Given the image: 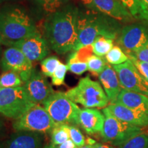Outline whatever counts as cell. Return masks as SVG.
I'll return each instance as SVG.
<instances>
[{
    "label": "cell",
    "mask_w": 148,
    "mask_h": 148,
    "mask_svg": "<svg viewBox=\"0 0 148 148\" xmlns=\"http://www.w3.org/2000/svg\"><path fill=\"white\" fill-rule=\"evenodd\" d=\"M99 79L106 92L110 103H113L121 90L117 74L112 67L106 64L99 75Z\"/></svg>",
    "instance_id": "cell-17"
},
{
    "label": "cell",
    "mask_w": 148,
    "mask_h": 148,
    "mask_svg": "<svg viewBox=\"0 0 148 148\" xmlns=\"http://www.w3.org/2000/svg\"><path fill=\"white\" fill-rule=\"evenodd\" d=\"M66 124V129L69 132V138L79 148L86 145V140L84 135L78 128L77 125L73 124Z\"/></svg>",
    "instance_id": "cell-27"
},
{
    "label": "cell",
    "mask_w": 148,
    "mask_h": 148,
    "mask_svg": "<svg viewBox=\"0 0 148 148\" xmlns=\"http://www.w3.org/2000/svg\"><path fill=\"white\" fill-rule=\"evenodd\" d=\"M51 143L53 145H58L70 139L69 132L65 123H57L50 132Z\"/></svg>",
    "instance_id": "cell-23"
},
{
    "label": "cell",
    "mask_w": 148,
    "mask_h": 148,
    "mask_svg": "<svg viewBox=\"0 0 148 148\" xmlns=\"http://www.w3.org/2000/svg\"><path fill=\"white\" fill-rule=\"evenodd\" d=\"M68 70L76 75H82L88 70L87 63L85 62H72L66 64Z\"/></svg>",
    "instance_id": "cell-30"
},
{
    "label": "cell",
    "mask_w": 148,
    "mask_h": 148,
    "mask_svg": "<svg viewBox=\"0 0 148 148\" xmlns=\"http://www.w3.org/2000/svg\"><path fill=\"white\" fill-rule=\"evenodd\" d=\"M91 45L94 54L103 57L113 47V39L105 36H99L94 40Z\"/></svg>",
    "instance_id": "cell-22"
},
{
    "label": "cell",
    "mask_w": 148,
    "mask_h": 148,
    "mask_svg": "<svg viewBox=\"0 0 148 148\" xmlns=\"http://www.w3.org/2000/svg\"><path fill=\"white\" fill-rule=\"evenodd\" d=\"M104 115L101 111L93 108H80L79 125L88 134L101 133L104 124Z\"/></svg>",
    "instance_id": "cell-15"
},
{
    "label": "cell",
    "mask_w": 148,
    "mask_h": 148,
    "mask_svg": "<svg viewBox=\"0 0 148 148\" xmlns=\"http://www.w3.org/2000/svg\"><path fill=\"white\" fill-rule=\"evenodd\" d=\"M119 148H148V136L143 133L136 135Z\"/></svg>",
    "instance_id": "cell-28"
},
{
    "label": "cell",
    "mask_w": 148,
    "mask_h": 148,
    "mask_svg": "<svg viewBox=\"0 0 148 148\" xmlns=\"http://www.w3.org/2000/svg\"><path fill=\"white\" fill-rule=\"evenodd\" d=\"M106 60L108 63L112 65H116L127 62L129 60V57L119 46H113L106 55Z\"/></svg>",
    "instance_id": "cell-24"
},
{
    "label": "cell",
    "mask_w": 148,
    "mask_h": 148,
    "mask_svg": "<svg viewBox=\"0 0 148 148\" xmlns=\"http://www.w3.org/2000/svg\"><path fill=\"white\" fill-rule=\"evenodd\" d=\"M79 10L67 5L51 13L45 23V39L49 47L59 54L74 50L77 42Z\"/></svg>",
    "instance_id": "cell-1"
},
{
    "label": "cell",
    "mask_w": 148,
    "mask_h": 148,
    "mask_svg": "<svg viewBox=\"0 0 148 148\" xmlns=\"http://www.w3.org/2000/svg\"><path fill=\"white\" fill-rule=\"evenodd\" d=\"M24 82L20 75L12 71H6L0 75V88H15L23 86Z\"/></svg>",
    "instance_id": "cell-21"
},
{
    "label": "cell",
    "mask_w": 148,
    "mask_h": 148,
    "mask_svg": "<svg viewBox=\"0 0 148 148\" xmlns=\"http://www.w3.org/2000/svg\"><path fill=\"white\" fill-rule=\"evenodd\" d=\"M107 107L114 116L122 121L140 127L148 125L147 112L129 108L118 103H110Z\"/></svg>",
    "instance_id": "cell-16"
},
{
    "label": "cell",
    "mask_w": 148,
    "mask_h": 148,
    "mask_svg": "<svg viewBox=\"0 0 148 148\" xmlns=\"http://www.w3.org/2000/svg\"><path fill=\"white\" fill-rule=\"evenodd\" d=\"M36 1L42 5L44 10L52 13L59 8L61 0H36Z\"/></svg>",
    "instance_id": "cell-32"
},
{
    "label": "cell",
    "mask_w": 148,
    "mask_h": 148,
    "mask_svg": "<svg viewBox=\"0 0 148 148\" xmlns=\"http://www.w3.org/2000/svg\"><path fill=\"white\" fill-rule=\"evenodd\" d=\"M1 47H0V53H1Z\"/></svg>",
    "instance_id": "cell-42"
},
{
    "label": "cell",
    "mask_w": 148,
    "mask_h": 148,
    "mask_svg": "<svg viewBox=\"0 0 148 148\" xmlns=\"http://www.w3.org/2000/svg\"><path fill=\"white\" fill-rule=\"evenodd\" d=\"M95 143H96L95 140H94L93 139H92V138H88L86 140V144H87V145H95Z\"/></svg>",
    "instance_id": "cell-36"
},
{
    "label": "cell",
    "mask_w": 148,
    "mask_h": 148,
    "mask_svg": "<svg viewBox=\"0 0 148 148\" xmlns=\"http://www.w3.org/2000/svg\"><path fill=\"white\" fill-rule=\"evenodd\" d=\"M0 33L5 40L12 41L39 34L32 18L16 7L0 12Z\"/></svg>",
    "instance_id": "cell-3"
},
{
    "label": "cell",
    "mask_w": 148,
    "mask_h": 148,
    "mask_svg": "<svg viewBox=\"0 0 148 148\" xmlns=\"http://www.w3.org/2000/svg\"><path fill=\"white\" fill-rule=\"evenodd\" d=\"M132 16L148 25V8L142 0H119Z\"/></svg>",
    "instance_id": "cell-20"
},
{
    "label": "cell",
    "mask_w": 148,
    "mask_h": 148,
    "mask_svg": "<svg viewBox=\"0 0 148 148\" xmlns=\"http://www.w3.org/2000/svg\"><path fill=\"white\" fill-rule=\"evenodd\" d=\"M42 104L56 123L79 125L80 108L68 97L65 92H54Z\"/></svg>",
    "instance_id": "cell-6"
},
{
    "label": "cell",
    "mask_w": 148,
    "mask_h": 148,
    "mask_svg": "<svg viewBox=\"0 0 148 148\" xmlns=\"http://www.w3.org/2000/svg\"><path fill=\"white\" fill-rule=\"evenodd\" d=\"M83 3L92 10L100 12L116 21L128 22L133 16L119 0H82Z\"/></svg>",
    "instance_id": "cell-13"
},
{
    "label": "cell",
    "mask_w": 148,
    "mask_h": 148,
    "mask_svg": "<svg viewBox=\"0 0 148 148\" xmlns=\"http://www.w3.org/2000/svg\"><path fill=\"white\" fill-rule=\"evenodd\" d=\"M92 148H114V147L110 145H108V144L96 143L95 145H92Z\"/></svg>",
    "instance_id": "cell-35"
},
{
    "label": "cell",
    "mask_w": 148,
    "mask_h": 148,
    "mask_svg": "<svg viewBox=\"0 0 148 148\" xmlns=\"http://www.w3.org/2000/svg\"><path fill=\"white\" fill-rule=\"evenodd\" d=\"M117 74L121 87L148 97V81L138 71L130 60L112 65Z\"/></svg>",
    "instance_id": "cell-9"
},
{
    "label": "cell",
    "mask_w": 148,
    "mask_h": 148,
    "mask_svg": "<svg viewBox=\"0 0 148 148\" xmlns=\"http://www.w3.org/2000/svg\"><path fill=\"white\" fill-rule=\"evenodd\" d=\"M129 60L132 62L133 64L136 66L138 71L140 72L143 76L148 81V63L138 60L132 56H128Z\"/></svg>",
    "instance_id": "cell-31"
},
{
    "label": "cell",
    "mask_w": 148,
    "mask_h": 148,
    "mask_svg": "<svg viewBox=\"0 0 148 148\" xmlns=\"http://www.w3.org/2000/svg\"><path fill=\"white\" fill-rule=\"evenodd\" d=\"M5 45L17 48L32 62L43 60L49 53L47 40L40 34L14 41L6 40Z\"/></svg>",
    "instance_id": "cell-12"
},
{
    "label": "cell",
    "mask_w": 148,
    "mask_h": 148,
    "mask_svg": "<svg viewBox=\"0 0 148 148\" xmlns=\"http://www.w3.org/2000/svg\"><path fill=\"white\" fill-rule=\"evenodd\" d=\"M34 104L23 86L0 88V114L5 117L17 119Z\"/></svg>",
    "instance_id": "cell-7"
},
{
    "label": "cell",
    "mask_w": 148,
    "mask_h": 148,
    "mask_svg": "<svg viewBox=\"0 0 148 148\" xmlns=\"http://www.w3.org/2000/svg\"><path fill=\"white\" fill-rule=\"evenodd\" d=\"M3 126V124L2 121H1V120L0 119V131L1 130V129H2Z\"/></svg>",
    "instance_id": "cell-40"
},
{
    "label": "cell",
    "mask_w": 148,
    "mask_h": 148,
    "mask_svg": "<svg viewBox=\"0 0 148 148\" xmlns=\"http://www.w3.org/2000/svg\"><path fill=\"white\" fill-rule=\"evenodd\" d=\"M65 93L73 102L79 103L84 108H104L109 102L101 84L92 80L89 76L79 79L75 87Z\"/></svg>",
    "instance_id": "cell-4"
},
{
    "label": "cell",
    "mask_w": 148,
    "mask_h": 148,
    "mask_svg": "<svg viewBox=\"0 0 148 148\" xmlns=\"http://www.w3.org/2000/svg\"><path fill=\"white\" fill-rule=\"evenodd\" d=\"M79 148H92V145H87V144H86V145H84V146H82V147Z\"/></svg>",
    "instance_id": "cell-39"
},
{
    "label": "cell",
    "mask_w": 148,
    "mask_h": 148,
    "mask_svg": "<svg viewBox=\"0 0 148 148\" xmlns=\"http://www.w3.org/2000/svg\"><path fill=\"white\" fill-rule=\"evenodd\" d=\"M86 63L88 71L95 76H99L106 66V60L96 55L90 56L87 59Z\"/></svg>",
    "instance_id": "cell-25"
},
{
    "label": "cell",
    "mask_w": 148,
    "mask_h": 148,
    "mask_svg": "<svg viewBox=\"0 0 148 148\" xmlns=\"http://www.w3.org/2000/svg\"><path fill=\"white\" fill-rule=\"evenodd\" d=\"M68 67L66 64L60 62L51 76V84L55 86H61L64 84V79Z\"/></svg>",
    "instance_id": "cell-29"
},
{
    "label": "cell",
    "mask_w": 148,
    "mask_h": 148,
    "mask_svg": "<svg viewBox=\"0 0 148 148\" xmlns=\"http://www.w3.org/2000/svg\"><path fill=\"white\" fill-rule=\"evenodd\" d=\"M41 146L40 133L18 131L8 140L5 148H41Z\"/></svg>",
    "instance_id": "cell-18"
},
{
    "label": "cell",
    "mask_w": 148,
    "mask_h": 148,
    "mask_svg": "<svg viewBox=\"0 0 148 148\" xmlns=\"http://www.w3.org/2000/svg\"><path fill=\"white\" fill-rule=\"evenodd\" d=\"M143 1V3H145V5L148 8V0H142Z\"/></svg>",
    "instance_id": "cell-41"
},
{
    "label": "cell",
    "mask_w": 148,
    "mask_h": 148,
    "mask_svg": "<svg viewBox=\"0 0 148 148\" xmlns=\"http://www.w3.org/2000/svg\"><path fill=\"white\" fill-rule=\"evenodd\" d=\"M104 124L101 134L103 141L114 146H121L136 135L143 133L142 127L130 124L114 116L108 107L102 110Z\"/></svg>",
    "instance_id": "cell-5"
},
{
    "label": "cell",
    "mask_w": 148,
    "mask_h": 148,
    "mask_svg": "<svg viewBox=\"0 0 148 148\" xmlns=\"http://www.w3.org/2000/svg\"><path fill=\"white\" fill-rule=\"evenodd\" d=\"M56 148H79L71 139L67 140L64 143L58 145H54Z\"/></svg>",
    "instance_id": "cell-34"
},
{
    "label": "cell",
    "mask_w": 148,
    "mask_h": 148,
    "mask_svg": "<svg viewBox=\"0 0 148 148\" xmlns=\"http://www.w3.org/2000/svg\"><path fill=\"white\" fill-rule=\"evenodd\" d=\"M127 56H132L134 58L138 59V60L143 61V62H147L148 63V43L140 49L139 50L132 54H129Z\"/></svg>",
    "instance_id": "cell-33"
},
{
    "label": "cell",
    "mask_w": 148,
    "mask_h": 148,
    "mask_svg": "<svg viewBox=\"0 0 148 148\" xmlns=\"http://www.w3.org/2000/svg\"><path fill=\"white\" fill-rule=\"evenodd\" d=\"M6 42V40L3 38V36L1 35V33H0V44H5Z\"/></svg>",
    "instance_id": "cell-37"
},
{
    "label": "cell",
    "mask_w": 148,
    "mask_h": 148,
    "mask_svg": "<svg viewBox=\"0 0 148 148\" xmlns=\"http://www.w3.org/2000/svg\"><path fill=\"white\" fill-rule=\"evenodd\" d=\"M119 23L115 19L96 11L79 12L77 21L78 38L73 51L91 45L99 36L114 39L121 32Z\"/></svg>",
    "instance_id": "cell-2"
},
{
    "label": "cell",
    "mask_w": 148,
    "mask_h": 148,
    "mask_svg": "<svg viewBox=\"0 0 148 148\" xmlns=\"http://www.w3.org/2000/svg\"><path fill=\"white\" fill-rule=\"evenodd\" d=\"M23 86L31 101L38 104L43 103L55 92L46 76L34 69L29 79L24 82Z\"/></svg>",
    "instance_id": "cell-14"
},
{
    "label": "cell",
    "mask_w": 148,
    "mask_h": 148,
    "mask_svg": "<svg viewBox=\"0 0 148 148\" xmlns=\"http://www.w3.org/2000/svg\"><path fill=\"white\" fill-rule=\"evenodd\" d=\"M56 124L43 106L34 103L21 117L15 119L12 127L16 132L27 131L44 134L50 133Z\"/></svg>",
    "instance_id": "cell-8"
},
{
    "label": "cell",
    "mask_w": 148,
    "mask_h": 148,
    "mask_svg": "<svg viewBox=\"0 0 148 148\" xmlns=\"http://www.w3.org/2000/svg\"><path fill=\"white\" fill-rule=\"evenodd\" d=\"M60 62L59 59L53 56L45 58L40 62L42 74L46 77H51Z\"/></svg>",
    "instance_id": "cell-26"
},
{
    "label": "cell",
    "mask_w": 148,
    "mask_h": 148,
    "mask_svg": "<svg viewBox=\"0 0 148 148\" xmlns=\"http://www.w3.org/2000/svg\"><path fill=\"white\" fill-rule=\"evenodd\" d=\"M44 148H56L55 147V146L53 145H52V144H49V145H46V146H45V147Z\"/></svg>",
    "instance_id": "cell-38"
},
{
    "label": "cell",
    "mask_w": 148,
    "mask_h": 148,
    "mask_svg": "<svg viewBox=\"0 0 148 148\" xmlns=\"http://www.w3.org/2000/svg\"><path fill=\"white\" fill-rule=\"evenodd\" d=\"M5 1V0H0V1Z\"/></svg>",
    "instance_id": "cell-43"
},
{
    "label": "cell",
    "mask_w": 148,
    "mask_h": 148,
    "mask_svg": "<svg viewBox=\"0 0 148 148\" xmlns=\"http://www.w3.org/2000/svg\"><path fill=\"white\" fill-rule=\"evenodd\" d=\"M118 42L127 55L135 53L148 43V25L142 23L126 25L121 29Z\"/></svg>",
    "instance_id": "cell-10"
},
{
    "label": "cell",
    "mask_w": 148,
    "mask_h": 148,
    "mask_svg": "<svg viewBox=\"0 0 148 148\" xmlns=\"http://www.w3.org/2000/svg\"><path fill=\"white\" fill-rule=\"evenodd\" d=\"M1 67L3 71H12L18 73L24 82L30 77L33 71L32 61L14 47L7 48L3 51L1 59Z\"/></svg>",
    "instance_id": "cell-11"
},
{
    "label": "cell",
    "mask_w": 148,
    "mask_h": 148,
    "mask_svg": "<svg viewBox=\"0 0 148 148\" xmlns=\"http://www.w3.org/2000/svg\"><path fill=\"white\" fill-rule=\"evenodd\" d=\"M113 103L148 113V97L138 92L122 88Z\"/></svg>",
    "instance_id": "cell-19"
}]
</instances>
